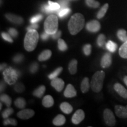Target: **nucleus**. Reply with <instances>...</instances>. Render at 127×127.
Wrapping results in <instances>:
<instances>
[{
  "label": "nucleus",
  "instance_id": "a211bd4d",
  "mask_svg": "<svg viewBox=\"0 0 127 127\" xmlns=\"http://www.w3.org/2000/svg\"><path fill=\"white\" fill-rule=\"evenodd\" d=\"M91 87V84L89 82L88 78L85 77L82 81L81 84V90L82 93H86L89 91L90 88Z\"/></svg>",
  "mask_w": 127,
  "mask_h": 127
},
{
  "label": "nucleus",
  "instance_id": "5701e85b",
  "mask_svg": "<svg viewBox=\"0 0 127 127\" xmlns=\"http://www.w3.org/2000/svg\"><path fill=\"white\" fill-rule=\"evenodd\" d=\"M45 87L44 85H40L34 90L33 92V95L36 97L40 98L44 95L45 92Z\"/></svg>",
  "mask_w": 127,
  "mask_h": 127
},
{
  "label": "nucleus",
  "instance_id": "aec40b11",
  "mask_svg": "<svg viewBox=\"0 0 127 127\" xmlns=\"http://www.w3.org/2000/svg\"><path fill=\"white\" fill-rule=\"evenodd\" d=\"M66 119L65 117L61 114L57 115L53 120L52 123L55 126H62L65 123Z\"/></svg>",
  "mask_w": 127,
  "mask_h": 127
},
{
  "label": "nucleus",
  "instance_id": "f03ea898",
  "mask_svg": "<svg viewBox=\"0 0 127 127\" xmlns=\"http://www.w3.org/2000/svg\"><path fill=\"white\" fill-rule=\"evenodd\" d=\"M39 40V34L36 30L27 31L24 38V48L28 52L34 51L37 45Z\"/></svg>",
  "mask_w": 127,
  "mask_h": 127
},
{
  "label": "nucleus",
  "instance_id": "72a5a7b5",
  "mask_svg": "<svg viewBox=\"0 0 127 127\" xmlns=\"http://www.w3.org/2000/svg\"><path fill=\"white\" fill-rule=\"evenodd\" d=\"M105 36L104 34H99L96 39V44L99 47H102L105 43Z\"/></svg>",
  "mask_w": 127,
  "mask_h": 127
},
{
  "label": "nucleus",
  "instance_id": "bb28decb",
  "mask_svg": "<svg viewBox=\"0 0 127 127\" xmlns=\"http://www.w3.org/2000/svg\"><path fill=\"white\" fill-rule=\"evenodd\" d=\"M15 105L19 109H24L26 106V101L23 98H18L14 102Z\"/></svg>",
  "mask_w": 127,
  "mask_h": 127
},
{
  "label": "nucleus",
  "instance_id": "a19ab883",
  "mask_svg": "<svg viewBox=\"0 0 127 127\" xmlns=\"http://www.w3.org/2000/svg\"><path fill=\"white\" fill-rule=\"evenodd\" d=\"M42 18H43V16L41 14H38V15H34L30 19V23H31V24H36L40 21Z\"/></svg>",
  "mask_w": 127,
  "mask_h": 127
},
{
  "label": "nucleus",
  "instance_id": "c9c22d12",
  "mask_svg": "<svg viewBox=\"0 0 127 127\" xmlns=\"http://www.w3.org/2000/svg\"><path fill=\"white\" fill-rule=\"evenodd\" d=\"M24 56L22 54H17L15 56H14L12 58V61L14 63L17 64L21 63L24 61Z\"/></svg>",
  "mask_w": 127,
  "mask_h": 127
},
{
  "label": "nucleus",
  "instance_id": "a18cd8bd",
  "mask_svg": "<svg viewBox=\"0 0 127 127\" xmlns=\"http://www.w3.org/2000/svg\"><path fill=\"white\" fill-rule=\"evenodd\" d=\"M61 35V31H57V32L55 33V34L51 35V36L53 39H58L60 38Z\"/></svg>",
  "mask_w": 127,
  "mask_h": 127
},
{
  "label": "nucleus",
  "instance_id": "603ef678",
  "mask_svg": "<svg viewBox=\"0 0 127 127\" xmlns=\"http://www.w3.org/2000/svg\"><path fill=\"white\" fill-rule=\"evenodd\" d=\"M0 108H1V109L2 108V102H1V107H0Z\"/></svg>",
  "mask_w": 127,
  "mask_h": 127
},
{
  "label": "nucleus",
  "instance_id": "7ed1b4c3",
  "mask_svg": "<svg viewBox=\"0 0 127 127\" xmlns=\"http://www.w3.org/2000/svg\"><path fill=\"white\" fill-rule=\"evenodd\" d=\"M105 77L104 71H99L94 74L91 81V88L95 93H99L102 90Z\"/></svg>",
  "mask_w": 127,
  "mask_h": 127
},
{
  "label": "nucleus",
  "instance_id": "a878e982",
  "mask_svg": "<svg viewBox=\"0 0 127 127\" xmlns=\"http://www.w3.org/2000/svg\"><path fill=\"white\" fill-rule=\"evenodd\" d=\"M117 36L120 40L125 42L127 41V33L126 30L124 29L119 30L117 32Z\"/></svg>",
  "mask_w": 127,
  "mask_h": 127
},
{
  "label": "nucleus",
  "instance_id": "79ce46f5",
  "mask_svg": "<svg viewBox=\"0 0 127 127\" xmlns=\"http://www.w3.org/2000/svg\"><path fill=\"white\" fill-rule=\"evenodd\" d=\"M4 125H14V126H16L17 124V122L15 119L14 118H6L3 122Z\"/></svg>",
  "mask_w": 127,
  "mask_h": 127
},
{
  "label": "nucleus",
  "instance_id": "9d476101",
  "mask_svg": "<svg viewBox=\"0 0 127 127\" xmlns=\"http://www.w3.org/2000/svg\"><path fill=\"white\" fill-rule=\"evenodd\" d=\"M84 118H85V114L84 111L82 109H78L73 115L71 121L74 124L78 125L83 121Z\"/></svg>",
  "mask_w": 127,
  "mask_h": 127
},
{
  "label": "nucleus",
  "instance_id": "864d4df0",
  "mask_svg": "<svg viewBox=\"0 0 127 127\" xmlns=\"http://www.w3.org/2000/svg\"><path fill=\"white\" fill-rule=\"evenodd\" d=\"M70 1H71V0H70Z\"/></svg>",
  "mask_w": 127,
  "mask_h": 127
},
{
  "label": "nucleus",
  "instance_id": "412c9836",
  "mask_svg": "<svg viewBox=\"0 0 127 127\" xmlns=\"http://www.w3.org/2000/svg\"><path fill=\"white\" fill-rule=\"evenodd\" d=\"M60 109L64 113L66 114H70L73 111V108L71 106V105L66 102L61 103L60 105Z\"/></svg>",
  "mask_w": 127,
  "mask_h": 127
},
{
  "label": "nucleus",
  "instance_id": "f8f14e48",
  "mask_svg": "<svg viewBox=\"0 0 127 127\" xmlns=\"http://www.w3.org/2000/svg\"><path fill=\"white\" fill-rule=\"evenodd\" d=\"M116 115L120 118H127V105H116L115 107Z\"/></svg>",
  "mask_w": 127,
  "mask_h": 127
},
{
  "label": "nucleus",
  "instance_id": "0eeeda50",
  "mask_svg": "<svg viewBox=\"0 0 127 127\" xmlns=\"http://www.w3.org/2000/svg\"><path fill=\"white\" fill-rule=\"evenodd\" d=\"M104 120L105 124L109 127L115 126L116 123L115 117L112 111L109 109H105L104 111Z\"/></svg>",
  "mask_w": 127,
  "mask_h": 127
},
{
  "label": "nucleus",
  "instance_id": "4468645a",
  "mask_svg": "<svg viewBox=\"0 0 127 127\" xmlns=\"http://www.w3.org/2000/svg\"><path fill=\"white\" fill-rule=\"evenodd\" d=\"M112 64V56L111 54L107 52L103 55L101 60V66L103 68H108Z\"/></svg>",
  "mask_w": 127,
  "mask_h": 127
},
{
  "label": "nucleus",
  "instance_id": "49530a36",
  "mask_svg": "<svg viewBox=\"0 0 127 127\" xmlns=\"http://www.w3.org/2000/svg\"><path fill=\"white\" fill-rule=\"evenodd\" d=\"M50 35H51L48 34V33L46 32L45 31H44V32H42L41 35V38L42 41H47L48 39H49V38H50Z\"/></svg>",
  "mask_w": 127,
  "mask_h": 127
},
{
  "label": "nucleus",
  "instance_id": "e433bc0d",
  "mask_svg": "<svg viewBox=\"0 0 127 127\" xmlns=\"http://www.w3.org/2000/svg\"><path fill=\"white\" fill-rule=\"evenodd\" d=\"M14 112V109L11 107H8L3 111L2 113V117L4 119L8 118Z\"/></svg>",
  "mask_w": 127,
  "mask_h": 127
},
{
  "label": "nucleus",
  "instance_id": "2f4dec72",
  "mask_svg": "<svg viewBox=\"0 0 127 127\" xmlns=\"http://www.w3.org/2000/svg\"><path fill=\"white\" fill-rule=\"evenodd\" d=\"M71 11V9L69 8H66L63 9L61 10H60L58 13V17L60 18H64L65 17H66L68 15H69Z\"/></svg>",
  "mask_w": 127,
  "mask_h": 127
},
{
  "label": "nucleus",
  "instance_id": "ea45409f",
  "mask_svg": "<svg viewBox=\"0 0 127 127\" xmlns=\"http://www.w3.org/2000/svg\"><path fill=\"white\" fill-rule=\"evenodd\" d=\"M39 68V65L38 64V63H32L30 66L29 70L30 72L31 73V74H35V73L37 72Z\"/></svg>",
  "mask_w": 127,
  "mask_h": 127
},
{
  "label": "nucleus",
  "instance_id": "39448f33",
  "mask_svg": "<svg viewBox=\"0 0 127 127\" xmlns=\"http://www.w3.org/2000/svg\"><path fill=\"white\" fill-rule=\"evenodd\" d=\"M58 19L57 15H49L44 22V31L50 35L55 34L58 31Z\"/></svg>",
  "mask_w": 127,
  "mask_h": 127
},
{
  "label": "nucleus",
  "instance_id": "9b49d317",
  "mask_svg": "<svg viewBox=\"0 0 127 127\" xmlns=\"http://www.w3.org/2000/svg\"><path fill=\"white\" fill-rule=\"evenodd\" d=\"M51 85L58 92H61L64 87V81L60 78H55L51 81Z\"/></svg>",
  "mask_w": 127,
  "mask_h": 127
},
{
  "label": "nucleus",
  "instance_id": "cd10ccee",
  "mask_svg": "<svg viewBox=\"0 0 127 127\" xmlns=\"http://www.w3.org/2000/svg\"><path fill=\"white\" fill-rule=\"evenodd\" d=\"M106 48L111 52H114L117 49V44L113 41L109 40L108 41L105 45Z\"/></svg>",
  "mask_w": 127,
  "mask_h": 127
},
{
  "label": "nucleus",
  "instance_id": "f3484780",
  "mask_svg": "<svg viewBox=\"0 0 127 127\" xmlns=\"http://www.w3.org/2000/svg\"><path fill=\"white\" fill-rule=\"evenodd\" d=\"M42 105L45 108H50L53 106L54 104V101L53 98L51 95H46L43 98L42 101Z\"/></svg>",
  "mask_w": 127,
  "mask_h": 127
},
{
  "label": "nucleus",
  "instance_id": "b1692460",
  "mask_svg": "<svg viewBox=\"0 0 127 127\" xmlns=\"http://www.w3.org/2000/svg\"><path fill=\"white\" fill-rule=\"evenodd\" d=\"M0 99H1V102L4 103V104L6 105V106H7V107H10V106L11 105V98L9 97L8 95L5 94H3L1 95Z\"/></svg>",
  "mask_w": 127,
  "mask_h": 127
},
{
  "label": "nucleus",
  "instance_id": "393cba45",
  "mask_svg": "<svg viewBox=\"0 0 127 127\" xmlns=\"http://www.w3.org/2000/svg\"><path fill=\"white\" fill-rule=\"evenodd\" d=\"M119 54L123 58H127V41L121 46L119 50Z\"/></svg>",
  "mask_w": 127,
  "mask_h": 127
},
{
  "label": "nucleus",
  "instance_id": "f704fd0d",
  "mask_svg": "<svg viewBox=\"0 0 127 127\" xmlns=\"http://www.w3.org/2000/svg\"><path fill=\"white\" fill-rule=\"evenodd\" d=\"M85 2L87 6H88L89 7L94 8H98L100 5L99 2L95 0H85Z\"/></svg>",
  "mask_w": 127,
  "mask_h": 127
},
{
  "label": "nucleus",
  "instance_id": "20e7f679",
  "mask_svg": "<svg viewBox=\"0 0 127 127\" xmlns=\"http://www.w3.org/2000/svg\"><path fill=\"white\" fill-rule=\"evenodd\" d=\"M4 80L8 85H15L18 77L21 75L20 71L12 67H7L2 72Z\"/></svg>",
  "mask_w": 127,
  "mask_h": 127
},
{
  "label": "nucleus",
  "instance_id": "f257e3e1",
  "mask_svg": "<svg viewBox=\"0 0 127 127\" xmlns=\"http://www.w3.org/2000/svg\"><path fill=\"white\" fill-rule=\"evenodd\" d=\"M85 24L84 15L80 13H76L71 17L68 22V28L69 32L72 35H75L79 32L83 28Z\"/></svg>",
  "mask_w": 127,
  "mask_h": 127
},
{
  "label": "nucleus",
  "instance_id": "ddd939ff",
  "mask_svg": "<svg viewBox=\"0 0 127 127\" xmlns=\"http://www.w3.org/2000/svg\"><path fill=\"white\" fill-rule=\"evenodd\" d=\"M6 18L11 23L17 25H21L24 23V20L20 16L15 15L13 14H7L5 15Z\"/></svg>",
  "mask_w": 127,
  "mask_h": 127
},
{
  "label": "nucleus",
  "instance_id": "6e6552de",
  "mask_svg": "<svg viewBox=\"0 0 127 127\" xmlns=\"http://www.w3.org/2000/svg\"><path fill=\"white\" fill-rule=\"evenodd\" d=\"M86 29L90 32H97L101 29V24L96 20H92L86 24Z\"/></svg>",
  "mask_w": 127,
  "mask_h": 127
},
{
  "label": "nucleus",
  "instance_id": "c03bdc74",
  "mask_svg": "<svg viewBox=\"0 0 127 127\" xmlns=\"http://www.w3.org/2000/svg\"><path fill=\"white\" fill-rule=\"evenodd\" d=\"M8 33L12 38H16L17 37L18 35V31L14 28H10L8 30Z\"/></svg>",
  "mask_w": 127,
  "mask_h": 127
},
{
  "label": "nucleus",
  "instance_id": "4c0bfd02",
  "mask_svg": "<svg viewBox=\"0 0 127 127\" xmlns=\"http://www.w3.org/2000/svg\"><path fill=\"white\" fill-rule=\"evenodd\" d=\"M91 50H92V47L90 44H85L84 45L83 48H82V51L84 55H86V56H89L91 53Z\"/></svg>",
  "mask_w": 127,
  "mask_h": 127
},
{
  "label": "nucleus",
  "instance_id": "1a4fd4ad",
  "mask_svg": "<svg viewBox=\"0 0 127 127\" xmlns=\"http://www.w3.org/2000/svg\"><path fill=\"white\" fill-rule=\"evenodd\" d=\"M35 112L31 109H24L19 111L17 113V117L21 120H28L34 115Z\"/></svg>",
  "mask_w": 127,
  "mask_h": 127
},
{
  "label": "nucleus",
  "instance_id": "2eb2a0df",
  "mask_svg": "<svg viewBox=\"0 0 127 127\" xmlns=\"http://www.w3.org/2000/svg\"><path fill=\"white\" fill-rule=\"evenodd\" d=\"M114 90L120 95L121 96L127 99V90L123 85L120 83H116L114 84Z\"/></svg>",
  "mask_w": 127,
  "mask_h": 127
},
{
  "label": "nucleus",
  "instance_id": "3c124183",
  "mask_svg": "<svg viewBox=\"0 0 127 127\" xmlns=\"http://www.w3.org/2000/svg\"><path fill=\"white\" fill-rule=\"evenodd\" d=\"M124 82L127 86V76H125L124 78Z\"/></svg>",
  "mask_w": 127,
  "mask_h": 127
},
{
  "label": "nucleus",
  "instance_id": "58836bf2",
  "mask_svg": "<svg viewBox=\"0 0 127 127\" xmlns=\"http://www.w3.org/2000/svg\"><path fill=\"white\" fill-rule=\"evenodd\" d=\"M1 37L2 38V39L7 42H10V43H12L13 42V39L12 38V36L9 34V33L7 32H3L1 33Z\"/></svg>",
  "mask_w": 127,
  "mask_h": 127
},
{
  "label": "nucleus",
  "instance_id": "473e14b6",
  "mask_svg": "<svg viewBox=\"0 0 127 127\" xmlns=\"http://www.w3.org/2000/svg\"><path fill=\"white\" fill-rule=\"evenodd\" d=\"M14 89L17 93H21L25 91V88L24 85L22 82H17L14 85Z\"/></svg>",
  "mask_w": 127,
  "mask_h": 127
},
{
  "label": "nucleus",
  "instance_id": "dca6fc26",
  "mask_svg": "<svg viewBox=\"0 0 127 127\" xmlns=\"http://www.w3.org/2000/svg\"><path fill=\"white\" fill-rule=\"evenodd\" d=\"M64 95L66 98H72L77 95V91L72 85L68 84L65 90Z\"/></svg>",
  "mask_w": 127,
  "mask_h": 127
},
{
  "label": "nucleus",
  "instance_id": "6ab92c4d",
  "mask_svg": "<svg viewBox=\"0 0 127 127\" xmlns=\"http://www.w3.org/2000/svg\"><path fill=\"white\" fill-rule=\"evenodd\" d=\"M52 52L50 50H45L39 55L38 59L39 61H45L50 59L51 57Z\"/></svg>",
  "mask_w": 127,
  "mask_h": 127
},
{
  "label": "nucleus",
  "instance_id": "423d86ee",
  "mask_svg": "<svg viewBox=\"0 0 127 127\" xmlns=\"http://www.w3.org/2000/svg\"><path fill=\"white\" fill-rule=\"evenodd\" d=\"M60 8L61 6L59 3L52 2L51 1H48L47 5L45 4L42 7V11L46 14H52L54 12L58 14Z\"/></svg>",
  "mask_w": 127,
  "mask_h": 127
},
{
  "label": "nucleus",
  "instance_id": "c756f323",
  "mask_svg": "<svg viewBox=\"0 0 127 127\" xmlns=\"http://www.w3.org/2000/svg\"><path fill=\"white\" fill-rule=\"evenodd\" d=\"M58 48L60 51L64 52L67 50L68 46L66 42L63 39L59 38L58 39Z\"/></svg>",
  "mask_w": 127,
  "mask_h": 127
},
{
  "label": "nucleus",
  "instance_id": "4be33fe9",
  "mask_svg": "<svg viewBox=\"0 0 127 127\" xmlns=\"http://www.w3.org/2000/svg\"><path fill=\"white\" fill-rule=\"evenodd\" d=\"M78 61L75 59H73L70 61L68 65V71L72 75H74L77 72Z\"/></svg>",
  "mask_w": 127,
  "mask_h": 127
},
{
  "label": "nucleus",
  "instance_id": "de8ad7c7",
  "mask_svg": "<svg viewBox=\"0 0 127 127\" xmlns=\"http://www.w3.org/2000/svg\"><path fill=\"white\" fill-rule=\"evenodd\" d=\"M39 27V25L37 24H31V25L28 26L27 28V31H29V30H36L38 29Z\"/></svg>",
  "mask_w": 127,
  "mask_h": 127
},
{
  "label": "nucleus",
  "instance_id": "09e8293b",
  "mask_svg": "<svg viewBox=\"0 0 127 127\" xmlns=\"http://www.w3.org/2000/svg\"><path fill=\"white\" fill-rule=\"evenodd\" d=\"M7 82L5 81L4 80L1 82V85H0V91H1V92L4 91V90L6 88V87H7Z\"/></svg>",
  "mask_w": 127,
  "mask_h": 127
},
{
  "label": "nucleus",
  "instance_id": "7c9ffc66",
  "mask_svg": "<svg viewBox=\"0 0 127 127\" xmlns=\"http://www.w3.org/2000/svg\"><path fill=\"white\" fill-rule=\"evenodd\" d=\"M62 71H63V68L62 67L57 68L52 73H51L50 74H49L48 76V78L52 80V79L55 78H57V77L61 74Z\"/></svg>",
  "mask_w": 127,
  "mask_h": 127
},
{
  "label": "nucleus",
  "instance_id": "8fccbe9b",
  "mask_svg": "<svg viewBox=\"0 0 127 127\" xmlns=\"http://www.w3.org/2000/svg\"><path fill=\"white\" fill-rule=\"evenodd\" d=\"M7 67H8L7 65L5 63L1 64V68H0V70H1V71H4V69H5Z\"/></svg>",
  "mask_w": 127,
  "mask_h": 127
},
{
  "label": "nucleus",
  "instance_id": "c85d7f7f",
  "mask_svg": "<svg viewBox=\"0 0 127 127\" xmlns=\"http://www.w3.org/2000/svg\"><path fill=\"white\" fill-rule=\"evenodd\" d=\"M108 4H105L100 9V10L98 12L97 15H96V17H97L98 19H101L104 17L105 14L107 13L108 8Z\"/></svg>",
  "mask_w": 127,
  "mask_h": 127
},
{
  "label": "nucleus",
  "instance_id": "37998d69",
  "mask_svg": "<svg viewBox=\"0 0 127 127\" xmlns=\"http://www.w3.org/2000/svg\"><path fill=\"white\" fill-rule=\"evenodd\" d=\"M69 0H59V4L61 6V8L60 9L59 11L61 9L68 8L69 6Z\"/></svg>",
  "mask_w": 127,
  "mask_h": 127
}]
</instances>
